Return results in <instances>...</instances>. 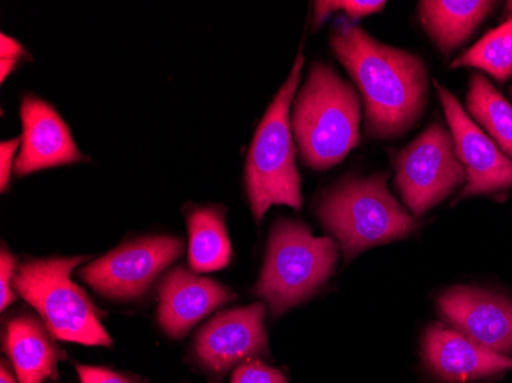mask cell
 <instances>
[{"instance_id": "1", "label": "cell", "mask_w": 512, "mask_h": 383, "mask_svg": "<svg viewBox=\"0 0 512 383\" xmlns=\"http://www.w3.org/2000/svg\"><path fill=\"white\" fill-rule=\"evenodd\" d=\"M332 48L361 91L368 137H401L416 125L428 97L421 57L378 42L348 19L336 23Z\"/></svg>"}, {"instance_id": "2", "label": "cell", "mask_w": 512, "mask_h": 383, "mask_svg": "<svg viewBox=\"0 0 512 383\" xmlns=\"http://www.w3.org/2000/svg\"><path fill=\"white\" fill-rule=\"evenodd\" d=\"M359 123L358 92L335 69L313 65L290 117L302 161L318 171L335 166L358 146Z\"/></svg>"}, {"instance_id": "3", "label": "cell", "mask_w": 512, "mask_h": 383, "mask_svg": "<svg viewBox=\"0 0 512 383\" xmlns=\"http://www.w3.org/2000/svg\"><path fill=\"white\" fill-rule=\"evenodd\" d=\"M304 57L299 53L286 85L279 89L272 105L256 129L246 164V187L256 223L270 206L301 209V183L295 164V141L290 126V106L298 88Z\"/></svg>"}, {"instance_id": "4", "label": "cell", "mask_w": 512, "mask_h": 383, "mask_svg": "<svg viewBox=\"0 0 512 383\" xmlns=\"http://www.w3.org/2000/svg\"><path fill=\"white\" fill-rule=\"evenodd\" d=\"M318 217L338 239L345 261L362 250L405 238L416 229L413 218L390 194L385 174L339 184L322 198Z\"/></svg>"}, {"instance_id": "5", "label": "cell", "mask_w": 512, "mask_h": 383, "mask_svg": "<svg viewBox=\"0 0 512 383\" xmlns=\"http://www.w3.org/2000/svg\"><path fill=\"white\" fill-rule=\"evenodd\" d=\"M338 246L329 236L316 238L304 224L281 220L273 227L266 262L255 293L273 316L309 299L335 270Z\"/></svg>"}, {"instance_id": "6", "label": "cell", "mask_w": 512, "mask_h": 383, "mask_svg": "<svg viewBox=\"0 0 512 383\" xmlns=\"http://www.w3.org/2000/svg\"><path fill=\"white\" fill-rule=\"evenodd\" d=\"M86 258L36 259L20 267L14 289L42 316L51 336L59 341L109 347L111 336L100 322L97 308L71 272Z\"/></svg>"}, {"instance_id": "7", "label": "cell", "mask_w": 512, "mask_h": 383, "mask_svg": "<svg viewBox=\"0 0 512 383\" xmlns=\"http://www.w3.org/2000/svg\"><path fill=\"white\" fill-rule=\"evenodd\" d=\"M396 189L411 213L422 217L467 183V169L457 158L454 140L442 125H431L396 161Z\"/></svg>"}, {"instance_id": "8", "label": "cell", "mask_w": 512, "mask_h": 383, "mask_svg": "<svg viewBox=\"0 0 512 383\" xmlns=\"http://www.w3.org/2000/svg\"><path fill=\"white\" fill-rule=\"evenodd\" d=\"M183 250V241L175 236L137 239L88 264L79 278L100 295L129 301L140 298Z\"/></svg>"}, {"instance_id": "9", "label": "cell", "mask_w": 512, "mask_h": 383, "mask_svg": "<svg viewBox=\"0 0 512 383\" xmlns=\"http://www.w3.org/2000/svg\"><path fill=\"white\" fill-rule=\"evenodd\" d=\"M434 86L444 106L457 158L467 169V186L460 198L494 194L512 187L511 158L506 157L499 146L471 120L448 89L437 82Z\"/></svg>"}, {"instance_id": "10", "label": "cell", "mask_w": 512, "mask_h": 383, "mask_svg": "<svg viewBox=\"0 0 512 383\" xmlns=\"http://www.w3.org/2000/svg\"><path fill=\"white\" fill-rule=\"evenodd\" d=\"M264 318L266 307L260 302L215 316L195 339V354L201 364L214 373L224 374L235 365L266 353Z\"/></svg>"}, {"instance_id": "11", "label": "cell", "mask_w": 512, "mask_h": 383, "mask_svg": "<svg viewBox=\"0 0 512 383\" xmlns=\"http://www.w3.org/2000/svg\"><path fill=\"white\" fill-rule=\"evenodd\" d=\"M440 315L454 330L493 353H512V301L473 287H454L437 299Z\"/></svg>"}, {"instance_id": "12", "label": "cell", "mask_w": 512, "mask_h": 383, "mask_svg": "<svg viewBox=\"0 0 512 383\" xmlns=\"http://www.w3.org/2000/svg\"><path fill=\"white\" fill-rule=\"evenodd\" d=\"M20 118L23 126L22 151L14 166L19 177L48 167L82 161L73 135L50 103L34 95H25Z\"/></svg>"}, {"instance_id": "13", "label": "cell", "mask_w": 512, "mask_h": 383, "mask_svg": "<svg viewBox=\"0 0 512 383\" xmlns=\"http://www.w3.org/2000/svg\"><path fill=\"white\" fill-rule=\"evenodd\" d=\"M158 324L172 336L183 338L195 324L235 298L224 285L194 275L183 267L169 272L158 287Z\"/></svg>"}, {"instance_id": "14", "label": "cell", "mask_w": 512, "mask_h": 383, "mask_svg": "<svg viewBox=\"0 0 512 383\" xmlns=\"http://www.w3.org/2000/svg\"><path fill=\"white\" fill-rule=\"evenodd\" d=\"M424 356L431 373L442 382H467L512 370L511 357L486 350L442 324L425 331Z\"/></svg>"}, {"instance_id": "15", "label": "cell", "mask_w": 512, "mask_h": 383, "mask_svg": "<svg viewBox=\"0 0 512 383\" xmlns=\"http://www.w3.org/2000/svg\"><path fill=\"white\" fill-rule=\"evenodd\" d=\"M5 350L19 383H42L57 376L59 350L45 328L31 316H19L8 322Z\"/></svg>"}, {"instance_id": "16", "label": "cell", "mask_w": 512, "mask_h": 383, "mask_svg": "<svg viewBox=\"0 0 512 383\" xmlns=\"http://www.w3.org/2000/svg\"><path fill=\"white\" fill-rule=\"evenodd\" d=\"M496 5L483 0H427L419 4V16L428 36L447 56L473 34Z\"/></svg>"}, {"instance_id": "17", "label": "cell", "mask_w": 512, "mask_h": 383, "mask_svg": "<svg viewBox=\"0 0 512 383\" xmlns=\"http://www.w3.org/2000/svg\"><path fill=\"white\" fill-rule=\"evenodd\" d=\"M189 264L197 273L217 272L229 264L232 247L218 207L194 209L188 217Z\"/></svg>"}, {"instance_id": "18", "label": "cell", "mask_w": 512, "mask_h": 383, "mask_svg": "<svg viewBox=\"0 0 512 383\" xmlns=\"http://www.w3.org/2000/svg\"><path fill=\"white\" fill-rule=\"evenodd\" d=\"M467 106L474 120L512 160V105L482 74L471 77Z\"/></svg>"}, {"instance_id": "19", "label": "cell", "mask_w": 512, "mask_h": 383, "mask_svg": "<svg viewBox=\"0 0 512 383\" xmlns=\"http://www.w3.org/2000/svg\"><path fill=\"white\" fill-rule=\"evenodd\" d=\"M453 66L482 69L499 82H506L512 76V17L457 57Z\"/></svg>"}, {"instance_id": "20", "label": "cell", "mask_w": 512, "mask_h": 383, "mask_svg": "<svg viewBox=\"0 0 512 383\" xmlns=\"http://www.w3.org/2000/svg\"><path fill=\"white\" fill-rule=\"evenodd\" d=\"M385 7L384 0L381 2H359V0H342V2H315V27H319L325 19L335 11H344L347 14L348 22H355L368 14H375Z\"/></svg>"}, {"instance_id": "21", "label": "cell", "mask_w": 512, "mask_h": 383, "mask_svg": "<svg viewBox=\"0 0 512 383\" xmlns=\"http://www.w3.org/2000/svg\"><path fill=\"white\" fill-rule=\"evenodd\" d=\"M232 383H287V380L281 371L252 359L235 370Z\"/></svg>"}, {"instance_id": "22", "label": "cell", "mask_w": 512, "mask_h": 383, "mask_svg": "<svg viewBox=\"0 0 512 383\" xmlns=\"http://www.w3.org/2000/svg\"><path fill=\"white\" fill-rule=\"evenodd\" d=\"M14 279H16V258L8 250L0 252V308L7 310L14 301Z\"/></svg>"}, {"instance_id": "23", "label": "cell", "mask_w": 512, "mask_h": 383, "mask_svg": "<svg viewBox=\"0 0 512 383\" xmlns=\"http://www.w3.org/2000/svg\"><path fill=\"white\" fill-rule=\"evenodd\" d=\"M77 373H79L82 383H132L122 374L114 373L106 368L77 365Z\"/></svg>"}, {"instance_id": "24", "label": "cell", "mask_w": 512, "mask_h": 383, "mask_svg": "<svg viewBox=\"0 0 512 383\" xmlns=\"http://www.w3.org/2000/svg\"><path fill=\"white\" fill-rule=\"evenodd\" d=\"M22 137L13 138V140L2 141L0 145V187L5 192L10 183L11 167H13V158L19 148Z\"/></svg>"}, {"instance_id": "25", "label": "cell", "mask_w": 512, "mask_h": 383, "mask_svg": "<svg viewBox=\"0 0 512 383\" xmlns=\"http://www.w3.org/2000/svg\"><path fill=\"white\" fill-rule=\"evenodd\" d=\"M23 54H25V50L22 45L2 34L0 37V59H19Z\"/></svg>"}, {"instance_id": "26", "label": "cell", "mask_w": 512, "mask_h": 383, "mask_svg": "<svg viewBox=\"0 0 512 383\" xmlns=\"http://www.w3.org/2000/svg\"><path fill=\"white\" fill-rule=\"evenodd\" d=\"M17 59H0V80L5 82L8 74L13 71L14 66H16Z\"/></svg>"}, {"instance_id": "27", "label": "cell", "mask_w": 512, "mask_h": 383, "mask_svg": "<svg viewBox=\"0 0 512 383\" xmlns=\"http://www.w3.org/2000/svg\"><path fill=\"white\" fill-rule=\"evenodd\" d=\"M0 383H16L14 382V377L11 376L10 371H8L5 362H2V368H0Z\"/></svg>"}, {"instance_id": "28", "label": "cell", "mask_w": 512, "mask_h": 383, "mask_svg": "<svg viewBox=\"0 0 512 383\" xmlns=\"http://www.w3.org/2000/svg\"><path fill=\"white\" fill-rule=\"evenodd\" d=\"M508 10H509V11H512V2H509V4H508Z\"/></svg>"}, {"instance_id": "29", "label": "cell", "mask_w": 512, "mask_h": 383, "mask_svg": "<svg viewBox=\"0 0 512 383\" xmlns=\"http://www.w3.org/2000/svg\"><path fill=\"white\" fill-rule=\"evenodd\" d=\"M511 95H512V88H511Z\"/></svg>"}]
</instances>
